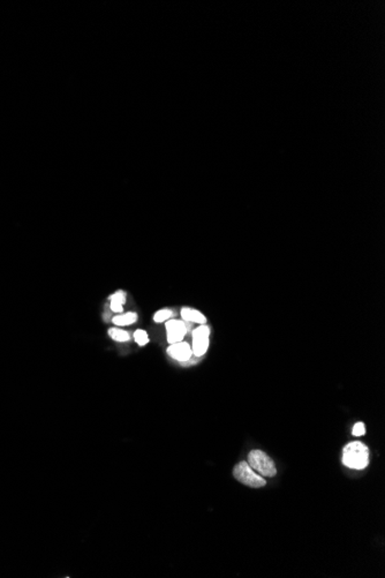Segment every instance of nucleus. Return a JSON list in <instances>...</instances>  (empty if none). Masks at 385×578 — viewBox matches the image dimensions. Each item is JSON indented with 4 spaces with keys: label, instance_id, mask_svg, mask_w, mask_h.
Segmentation results:
<instances>
[{
    "label": "nucleus",
    "instance_id": "nucleus-1",
    "mask_svg": "<svg viewBox=\"0 0 385 578\" xmlns=\"http://www.w3.org/2000/svg\"><path fill=\"white\" fill-rule=\"evenodd\" d=\"M343 463L345 466L354 470L366 469L369 463L368 447L359 441L348 443L343 450Z\"/></svg>",
    "mask_w": 385,
    "mask_h": 578
},
{
    "label": "nucleus",
    "instance_id": "nucleus-2",
    "mask_svg": "<svg viewBox=\"0 0 385 578\" xmlns=\"http://www.w3.org/2000/svg\"><path fill=\"white\" fill-rule=\"evenodd\" d=\"M247 463L251 465V467L254 471L259 473V475L263 478L264 477L272 478L276 476V473H277V469H276L274 462L271 459L270 456L263 453L262 450L259 449L252 450L248 455Z\"/></svg>",
    "mask_w": 385,
    "mask_h": 578
},
{
    "label": "nucleus",
    "instance_id": "nucleus-3",
    "mask_svg": "<svg viewBox=\"0 0 385 578\" xmlns=\"http://www.w3.org/2000/svg\"><path fill=\"white\" fill-rule=\"evenodd\" d=\"M233 475L238 481L252 488L264 487L266 484L264 478L254 471L247 462H240L235 465Z\"/></svg>",
    "mask_w": 385,
    "mask_h": 578
},
{
    "label": "nucleus",
    "instance_id": "nucleus-4",
    "mask_svg": "<svg viewBox=\"0 0 385 578\" xmlns=\"http://www.w3.org/2000/svg\"><path fill=\"white\" fill-rule=\"evenodd\" d=\"M209 337H210V328L205 324H201L200 327L196 328L193 332V354L196 357H201V355L205 354L209 347Z\"/></svg>",
    "mask_w": 385,
    "mask_h": 578
},
{
    "label": "nucleus",
    "instance_id": "nucleus-5",
    "mask_svg": "<svg viewBox=\"0 0 385 578\" xmlns=\"http://www.w3.org/2000/svg\"><path fill=\"white\" fill-rule=\"evenodd\" d=\"M166 334H168L169 344H174L183 341V337L187 334V325L185 321L170 319L166 321Z\"/></svg>",
    "mask_w": 385,
    "mask_h": 578
},
{
    "label": "nucleus",
    "instance_id": "nucleus-6",
    "mask_svg": "<svg viewBox=\"0 0 385 578\" xmlns=\"http://www.w3.org/2000/svg\"><path fill=\"white\" fill-rule=\"evenodd\" d=\"M168 353L171 358H173L174 360H178V362H187V360H189L193 355V350H191V345L188 344L187 342H179V343H174V344H170V346L168 347Z\"/></svg>",
    "mask_w": 385,
    "mask_h": 578
},
{
    "label": "nucleus",
    "instance_id": "nucleus-7",
    "mask_svg": "<svg viewBox=\"0 0 385 578\" xmlns=\"http://www.w3.org/2000/svg\"><path fill=\"white\" fill-rule=\"evenodd\" d=\"M181 318L182 321H187V322H194L199 324H205L207 322V318L204 314H202L198 310H193L189 307H183L181 310Z\"/></svg>",
    "mask_w": 385,
    "mask_h": 578
},
{
    "label": "nucleus",
    "instance_id": "nucleus-8",
    "mask_svg": "<svg viewBox=\"0 0 385 578\" xmlns=\"http://www.w3.org/2000/svg\"><path fill=\"white\" fill-rule=\"evenodd\" d=\"M138 320V315L135 314V313H120V314L116 315L115 318H113L112 322L115 323L118 327H124V325H130L136 322Z\"/></svg>",
    "mask_w": 385,
    "mask_h": 578
},
{
    "label": "nucleus",
    "instance_id": "nucleus-9",
    "mask_svg": "<svg viewBox=\"0 0 385 578\" xmlns=\"http://www.w3.org/2000/svg\"><path fill=\"white\" fill-rule=\"evenodd\" d=\"M108 336H110L113 341L116 342H120V343H124V342H128L129 341V334L125 332V330H122L120 328H111L108 329Z\"/></svg>",
    "mask_w": 385,
    "mask_h": 578
},
{
    "label": "nucleus",
    "instance_id": "nucleus-10",
    "mask_svg": "<svg viewBox=\"0 0 385 578\" xmlns=\"http://www.w3.org/2000/svg\"><path fill=\"white\" fill-rule=\"evenodd\" d=\"M172 315H173L172 311L168 310V308H164V310H160L157 313H155L154 321H155V322H158V323L165 322V321H168V320L172 318Z\"/></svg>",
    "mask_w": 385,
    "mask_h": 578
},
{
    "label": "nucleus",
    "instance_id": "nucleus-11",
    "mask_svg": "<svg viewBox=\"0 0 385 578\" xmlns=\"http://www.w3.org/2000/svg\"><path fill=\"white\" fill-rule=\"evenodd\" d=\"M134 340L140 346H144L147 343H149V335L146 330L139 329L134 333Z\"/></svg>",
    "mask_w": 385,
    "mask_h": 578
},
{
    "label": "nucleus",
    "instance_id": "nucleus-12",
    "mask_svg": "<svg viewBox=\"0 0 385 578\" xmlns=\"http://www.w3.org/2000/svg\"><path fill=\"white\" fill-rule=\"evenodd\" d=\"M111 301H115V302H119L121 305H124L126 302V293L124 291H117L116 293H113L110 298Z\"/></svg>",
    "mask_w": 385,
    "mask_h": 578
},
{
    "label": "nucleus",
    "instance_id": "nucleus-13",
    "mask_svg": "<svg viewBox=\"0 0 385 578\" xmlns=\"http://www.w3.org/2000/svg\"><path fill=\"white\" fill-rule=\"evenodd\" d=\"M352 434L354 436H362L366 434V426L363 423H356L353 426Z\"/></svg>",
    "mask_w": 385,
    "mask_h": 578
}]
</instances>
